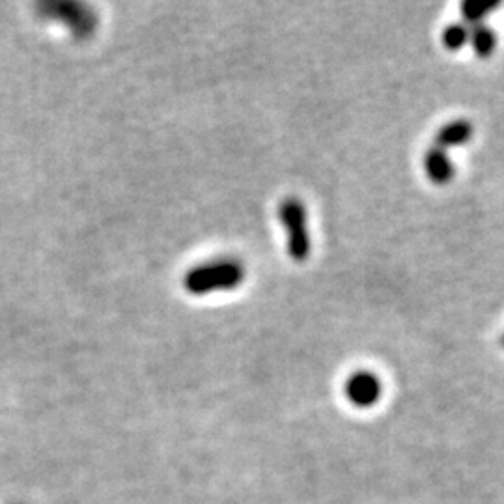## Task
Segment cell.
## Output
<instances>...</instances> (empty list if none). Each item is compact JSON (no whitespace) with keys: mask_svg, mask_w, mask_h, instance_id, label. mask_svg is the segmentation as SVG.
Returning a JSON list of instances; mask_svg holds the SVG:
<instances>
[{"mask_svg":"<svg viewBox=\"0 0 504 504\" xmlns=\"http://www.w3.org/2000/svg\"><path fill=\"white\" fill-rule=\"evenodd\" d=\"M245 265L234 258H221L195 265L183 277L185 290L191 296H207L212 291L234 290L245 281Z\"/></svg>","mask_w":504,"mask_h":504,"instance_id":"1","label":"cell"},{"mask_svg":"<svg viewBox=\"0 0 504 504\" xmlns=\"http://www.w3.org/2000/svg\"><path fill=\"white\" fill-rule=\"evenodd\" d=\"M279 219L286 232L288 255L293 262H307L310 255V234L307 207L299 198H286L279 207Z\"/></svg>","mask_w":504,"mask_h":504,"instance_id":"2","label":"cell"},{"mask_svg":"<svg viewBox=\"0 0 504 504\" xmlns=\"http://www.w3.org/2000/svg\"><path fill=\"white\" fill-rule=\"evenodd\" d=\"M344 392L346 398L355 407H374L383 394V385L382 380L370 370H359L353 372L346 383H344Z\"/></svg>","mask_w":504,"mask_h":504,"instance_id":"3","label":"cell"},{"mask_svg":"<svg viewBox=\"0 0 504 504\" xmlns=\"http://www.w3.org/2000/svg\"><path fill=\"white\" fill-rule=\"evenodd\" d=\"M424 171L435 185H447L454 178V163L449 154L441 148H430L424 155Z\"/></svg>","mask_w":504,"mask_h":504,"instance_id":"4","label":"cell"},{"mask_svg":"<svg viewBox=\"0 0 504 504\" xmlns=\"http://www.w3.org/2000/svg\"><path fill=\"white\" fill-rule=\"evenodd\" d=\"M473 137V125L467 120H454L447 125H443L435 135V148L441 150H450L464 146Z\"/></svg>","mask_w":504,"mask_h":504,"instance_id":"5","label":"cell"},{"mask_svg":"<svg viewBox=\"0 0 504 504\" xmlns=\"http://www.w3.org/2000/svg\"><path fill=\"white\" fill-rule=\"evenodd\" d=\"M469 46L473 47L475 55L480 56V58H488L495 53L497 49V36L495 32L484 25V23H480V25H475L471 27V38H469Z\"/></svg>","mask_w":504,"mask_h":504,"instance_id":"6","label":"cell"},{"mask_svg":"<svg viewBox=\"0 0 504 504\" xmlns=\"http://www.w3.org/2000/svg\"><path fill=\"white\" fill-rule=\"evenodd\" d=\"M499 8V3L493 0H466L461 4V15H464V23L469 27L484 23V19Z\"/></svg>","mask_w":504,"mask_h":504,"instance_id":"7","label":"cell"},{"mask_svg":"<svg viewBox=\"0 0 504 504\" xmlns=\"http://www.w3.org/2000/svg\"><path fill=\"white\" fill-rule=\"evenodd\" d=\"M471 27L466 23H452L443 30V44L449 51H459L469 46Z\"/></svg>","mask_w":504,"mask_h":504,"instance_id":"8","label":"cell"},{"mask_svg":"<svg viewBox=\"0 0 504 504\" xmlns=\"http://www.w3.org/2000/svg\"><path fill=\"white\" fill-rule=\"evenodd\" d=\"M502 344H504V339H502Z\"/></svg>","mask_w":504,"mask_h":504,"instance_id":"9","label":"cell"}]
</instances>
